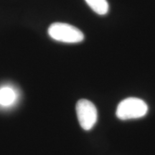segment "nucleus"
<instances>
[{
    "instance_id": "20e7f679",
    "label": "nucleus",
    "mask_w": 155,
    "mask_h": 155,
    "mask_svg": "<svg viewBox=\"0 0 155 155\" xmlns=\"http://www.w3.org/2000/svg\"><path fill=\"white\" fill-rule=\"evenodd\" d=\"M93 11L99 15H105L108 13L109 6L106 0H85Z\"/></svg>"
},
{
    "instance_id": "39448f33",
    "label": "nucleus",
    "mask_w": 155,
    "mask_h": 155,
    "mask_svg": "<svg viewBox=\"0 0 155 155\" xmlns=\"http://www.w3.org/2000/svg\"><path fill=\"white\" fill-rule=\"evenodd\" d=\"M16 94L12 88L4 87L0 89V104L2 106L11 105L15 100Z\"/></svg>"
},
{
    "instance_id": "7ed1b4c3",
    "label": "nucleus",
    "mask_w": 155,
    "mask_h": 155,
    "mask_svg": "<svg viewBox=\"0 0 155 155\" xmlns=\"http://www.w3.org/2000/svg\"><path fill=\"white\" fill-rule=\"evenodd\" d=\"M76 113L79 124L84 130H91L96 124L98 113L96 106L90 101L79 100L76 104Z\"/></svg>"
},
{
    "instance_id": "f03ea898",
    "label": "nucleus",
    "mask_w": 155,
    "mask_h": 155,
    "mask_svg": "<svg viewBox=\"0 0 155 155\" xmlns=\"http://www.w3.org/2000/svg\"><path fill=\"white\" fill-rule=\"evenodd\" d=\"M148 111V106L144 101L130 97L119 103L116 109V116L121 120H129L141 118Z\"/></svg>"
},
{
    "instance_id": "f257e3e1",
    "label": "nucleus",
    "mask_w": 155,
    "mask_h": 155,
    "mask_svg": "<svg viewBox=\"0 0 155 155\" xmlns=\"http://www.w3.org/2000/svg\"><path fill=\"white\" fill-rule=\"evenodd\" d=\"M48 32L53 40L65 43H78L84 39V35L79 29L67 23H53L49 27Z\"/></svg>"
}]
</instances>
